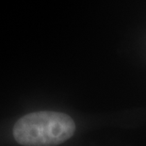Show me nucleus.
<instances>
[{
	"mask_svg": "<svg viewBox=\"0 0 146 146\" xmlns=\"http://www.w3.org/2000/svg\"><path fill=\"white\" fill-rule=\"evenodd\" d=\"M74 131V122L67 114L39 111L18 120L13 136L18 143L25 146H54L69 139Z\"/></svg>",
	"mask_w": 146,
	"mask_h": 146,
	"instance_id": "1",
	"label": "nucleus"
}]
</instances>
